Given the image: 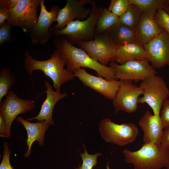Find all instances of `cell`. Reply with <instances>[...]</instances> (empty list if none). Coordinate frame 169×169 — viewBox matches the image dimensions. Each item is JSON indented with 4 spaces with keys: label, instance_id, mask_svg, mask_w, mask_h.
Instances as JSON below:
<instances>
[{
    "label": "cell",
    "instance_id": "obj_1",
    "mask_svg": "<svg viewBox=\"0 0 169 169\" xmlns=\"http://www.w3.org/2000/svg\"><path fill=\"white\" fill-rule=\"evenodd\" d=\"M54 45L64 59L67 69L73 73L81 68L91 69L97 75L109 81L117 80L113 68L101 64L93 59L83 49L69 43L64 36L55 37Z\"/></svg>",
    "mask_w": 169,
    "mask_h": 169
},
{
    "label": "cell",
    "instance_id": "obj_2",
    "mask_svg": "<svg viewBox=\"0 0 169 169\" xmlns=\"http://www.w3.org/2000/svg\"><path fill=\"white\" fill-rule=\"evenodd\" d=\"M24 67L31 76L33 71L41 70L46 76L53 81V87L55 90L60 92L61 85L74 79L73 73L64 68L65 61L58 50L56 49L50 58L46 60L40 61L33 59L27 50L25 53Z\"/></svg>",
    "mask_w": 169,
    "mask_h": 169
},
{
    "label": "cell",
    "instance_id": "obj_3",
    "mask_svg": "<svg viewBox=\"0 0 169 169\" xmlns=\"http://www.w3.org/2000/svg\"><path fill=\"white\" fill-rule=\"evenodd\" d=\"M123 153L125 161L135 169H161L169 161V149L161 144L144 143L136 151L125 149Z\"/></svg>",
    "mask_w": 169,
    "mask_h": 169
},
{
    "label": "cell",
    "instance_id": "obj_4",
    "mask_svg": "<svg viewBox=\"0 0 169 169\" xmlns=\"http://www.w3.org/2000/svg\"><path fill=\"white\" fill-rule=\"evenodd\" d=\"M91 13L83 21L76 20L69 23L63 29L50 32L51 36H65L72 45L79 42H86L94 39L96 33V26L103 8L97 7L95 0H92Z\"/></svg>",
    "mask_w": 169,
    "mask_h": 169
},
{
    "label": "cell",
    "instance_id": "obj_5",
    "mask_svg": "<svg viewBox=\"0 0 169 169\" xmlns=\"http://www.w3.org/2000/svg\"><path fill=\"white\" fill-rule=\"evenodd\" d=\"M143 96L138 103H146L151 108L154 115H160L163 102L169 97V89L163 78L154 75L144 79L139 86Z\"/></svg>",
    "mask_w": 169,
    "mask_h": 169
},
{
    "label": "cell",
    "instance_id": "obj_6",
    "mask_svg": "<svg viewBox=\"0 0 169 169\" xmlns=\"http://www.w3.org/2000/svg\"><path fill=\"white\" fill-rule=\"evenodd\" d=\"M99 130L102 138L106 142L123 146L134 142L139 134L136 125L133 123L120 124L105 118L99 124Z\"/></svg>",
    "mask_w": 169,
    "mask_h": 169
},
{
    "label": "cell",
    "instance_id": "obj_7",
    "mask_svg": "<svg viewBox=\"0 0 169 169\" xmlns=\"http://www.w3.org/2000/svg\"><path fill=\"white\" fill-rule=\"evenodd\" d=\"M93 59L106 66L110 62H115L117 47L108 32L96 34L93 40L76 44Z\"/></svg>",
    "mask_w": 169,
    "mask_h": 169
},
{
    "label": "cell",
    "instance_id": "obj_8",
    "mask_svg": "<svg viewBox=\"0 0 169 169\" xmlns=\"http://www.w3.org/2000/svg\"><path fill=\"white\" fill-rule=\"evenodd\" d=\"M40 0H19L16 7L10 11L7 22L13 27L21 28L26 33L29 32L38 18V9Z\"/></svg>",
    "mask_w": 169,
    "mask_h": 169
},
{
    "label": "cell",
    "instance_id": "obj_9",
    "mask_svg": "<svg viewBox=\"0 0 169 169\" xmlns=\"http://www.w3.org/2000/svg\"><path fill=\"white\" fill-rule=\"evenodd\" d=\"M110 66L115 72L117 79L138 82L156 75V70L149 64L146 59L128 61L122 64L115 62L110 63Z\"/></svg>",
    "mask_w": 169,
    "mask_h": 169
},
{
    "label": "cell",
    "instance_id": "obj_10",
    "mask_svg": "<svg viewBox=\"0 0 169 169\" xmlns=\"http://www.w3.org/2000/svg\"><path fill=\"white\" fill-rule=\"evenodd\" d=\"M40 7L38 21L29 32L30 41L34 45L39 43L44 45L48 41L51 36L50 27L53 22L56 21L59 10L58 7L53 6L48 11L44 0H40Z\"/></svg>",
    "mask_w": 169,
    "mask_h": 169
},
{
    "label": "cell",
    "instance_id": "obj_11",
    "mask_svg": "<svg viewBox=\"0 0 169 169\" xmlns=\"http://www.w3.org/2000/svg\"><path fill=\"white\" fill-rule=\"evenodd\" d=\"M119 89L112 100L115 113L122 111L129 113L135 112L138 108V100L142 91L139 86L131 81H119Z\"/></svg>",
    "mask_w": 169,
    "mask_h": 169
},
{
    "label": "cell",
    "instance_id": "obj_12",
    "mask_svg": "<svg viewBox=\"0 0 169 169\" xmlns=\"http://www.w3.org/2000/svg\"><path fill=\"white\" fill-rule=\"evenodd\" d=\"M91 0H67L65 6L59 9L56 21L57 24L50 29V33L62 29L70 23L74 21L86 19L90 15L91 8L84 6L90 3Z\"/></svg>",
    "mask_w": 169,
    "mask_h": 169
},
{
    "label": "cell",
    "instance_id": "obj_13",
    "mask_svg": "<svg viewBox=\"0 0 169 169\" xmlns=\"http://www.w3.org/2000/svg\"><path fill=\"white\" fill-rule=\"evenodd\" d=\"M144 46L146 59L153 68L160 69L169 65V34L164 30Z\"/></svg>",
    "mask_w": 169,
    "mask_h": 169
},
{
    "label": "cell",
    "instance_id": "obj_14",
    "mask_svg": "<svg viewBox=\"0 0 169 169\" xmlns=\"http://www.w3.org/2000/svg\"><path fill=\"white\" fill-rule=\"evenodd\" d=\"M35 106L34 100L20 98L10 90L5 99L0 102V112L4 117L9 131L11 132L12 124L19 114L31 111Z\"/></svg>",
    "mask_w": 169,
    "mask_h": 169
},
{
    "label": "cell",
    "instance_id": "obj_15",
    "mask_svg": "<svg viewBox=\"0 0 169 169\" xmlns=\"http://www.w3.org/2000/svg\"><path fill=\"white\" fill-rule=\"evenodd\" d=\"M73 74L84 85L110 100L114 99L119 89L120 81L117 80L109 81L102 77L94 76L83 68L79 69Z\"/></svg>",
    "mask_w": 169,
    "mask_h": 169
},
{
    "label": "cell",
    "instance_id": "obj_16",
    "mask_svg": "<svg viewBox=\"0 0 169 169\" xmlns=\"http://www.w3.org/2000/svg\"><path fill=\"white\" fill-rule=\"evenodd\" d=\"M138 124L143 131L145 143L161 144L164 129L160 115L146 111L139 120Z\"/></svg>",
    "mask_w": 169,
    "mask_h": 169
},
{
    "label": "cell",
    "instance_id": "obj_17",
    "mask_svg": "<svg viewBox=\"0 0 169 169\" xmlns=\"http://www.w3.org/2000/svg\"><path fill=\"white\" fill-rule=\"evenodd\" d=\"M44 84L46 89L44 92L46 93V97L42 104L39 112L36 116L25 120L28 121L35 119L38 121L45 120L50 125H54L55 123L52 114L54 106L59 100L66 97L67 94L54 90L52 85L47 80L44 81Z\"/></svg>",
    "mask_w": 169,
    "mask_h": 169
},
{
    "label": "cell",
    "instance_id": "obj_18",
    "mask_svg": "<svg viewBox=\"0 0 169 169\" xmlns=\"http://www.w3.org/2000/svg\"><path fill=\"white\" fill-rule=\"evenodd\" d=\"M163 30L155 20L154 15L142 13L135 33L137 41L144 45Z\"/></svg>",
    "mask_w": 169,
    "mask_h": 169
},
{
    "label": "cell",
    "instance_id": "obj_19",
    "mask_svg": "<svg viewBox=\"0 0 169 169\" xmlns=\"http://www.w3.org/2000/svg\"><path fill=\"white\" fill-rule=\"evenodd\" d=\"M16 119L22 124L27 131L26 144L28 149L24 154L23 157L27 158L31 154V147L34 142L37 141L40 146H44L45 134L50 125L45 120L36 123L30 122L24 119L21 116H18Z\"/></svg>",
    "mask_w": 169,
    "mask_h": 169
},
{
    "label": "cell",
    "instance_id": "obj_20",
    "mask_svg": "<svg viewBox=\"0 0 169 169\" xmlns=\"http://www.w3.org/2000/svg\"><path fill=\"white\" fill-rule=\"evenodd\" d=\"M146 57L144 45L137 40L117 47L115 62L122 64L129 60H141Z\"/></svg>",
    "mask_w": 169,
    "mask_h": 169
},
{
    "label": "cell",
    "instance_id": "obj_21",
    "mask_svg": "<svg viewBox=\"0 0 169 169\" xmlns=\"http://www.w3.org/2000/svg\"><path fill=\"white\" fill-rule=\"evenodd\" d=\"M108 33L117 47L137 40L134 30L119 22L109 30Z\"/></svg>",
    "mask_w": 169,
    "mask_h": 169
},
{
    "label": "cell",
    "instance_id": "obj_22",
    "mask_svg": "<svg viewBox=\"0 0 169 169\" xmlns=\"http://www.w3.org/2000/svg\"><path fill=\"white\" fill-rule=\"evenodd\" d=\"M135 5L142 13L154 15L159 9H162L169 14L168 0H128Z\"/></svg>",
    "mask_w": 169,
    "mask_h": 169
},
{
    "label": "cell",
    "instance_id": "obj_23",
    "mask_svg": "<svg viewBox=\"0 0 169 169\" xmlns=\"http://www.w3.org/2000/svg\"><path fill=\"white\" fill-rule=\"evenodd\" d=\"M119 18L105 8L100 15L96 26V34L108 32L109 30L119 22Z\"/></svg>",
    "mask_w": 169,
    "mask_h": 169
},
{
    "label": "cell",
    "instance_id": "obj_24",
    "mask_svg": "<svg viewBox=\"0 0 169 169\" xmlns=\"http://www.w3.org/2000/svg\"><path fill=\"white\" fill-rule=\"evenodd\" d=\"M141 13L135 5L130 3L126 11L119 17V22L135 31Z\"/></svg>",
    "mask_w": 169,
    "mask_h": 169
},
{
    "label": "cell",
    "instance_id": "obj_25",
    "mask_svg": "<svg viewBox=\"0 0 169 169\" xmlns=\"http://www.w3.org/2000/svg\"><path fill=\"white\" fill-rule=\"evenodd\" d=\"M16 79L14 74L8 68L0 71V102L4 96H6L13 87Z\"/></svg>",
    "mask_w": 169,
    "mask_h": 169
},
{
    "label": "cell",
    "instance_id": "obj_26",
    "mask_svg": "<svg viewBox=\"0 0 169 169\" xmlns=\"http://www.w3.org/2000/svg\"><path fill=\"white\" fill-rule=\"evenodd\" d=\"M83 146L84 150V153L83 154L80 153L83 161L82 164L74 169H93L97 164V157L101 155L102 154L99 152L95 154H89L85 148V146L83 145Z\"/></svg>",
    "mask_w": 169,
    "mask_h": 169
},
{
    "label": "cell",
    "instance_id": "obj_27",
    "mask_svg": "<svg viewBox=\"0 0 169 169\" xmlns=\"http://www.w3.org/2000/svg\"><path fill=\"white\" fill-rule=\"evenodd\" d=\"M129 4L128 0H111L108 9L119 18L126 11Z\"/></svg>",
    "mask_w": 169,
    "mask_h": 169
},
{
    "label": "cell",
    "instance_id": "obj_28",
    "mask_svg": "<svg viewBox=\"0 0 169 169\" xmlns=\"http://www.w3.org/2000/svg\"><path fill=\"white\" fill-rule=\"evenodd\" d=\"M154 17L159 26L169 34V14L159 9L155 13Z\"/></svg>",
    "mask_w": 169,
    "mask_h": 169
},
{
    "label": "cell",
    "instance_id": "obj_29",
    "mask_svg": "<svg viewBox=\"0 0 169 169\" xmlns=\"http://www.w3.org/2000/svg\"><path fill=\"white\" fill-rule=\"evenodd\" d=\"M12 27L6 22L0 26V45L6 43L12 42L14 39L11 33V30Z\"/></svg>",
    "mask_w": 169,
    "mask_h": 169
},
{
    "label": "cell",
    "instance_id": "obj_30",
    "mask_svg": "<svg viewBox=\"0 0 169 169\" xmlns=\"http://www.w3.org/2000/svg\"><path fill=\"white\" fill-rule=\"evenodd\" d=\"M3 147V154L0 165V169H13L10 162L11 151L7 142L4 143Z\"/></svg>",
    "mask_w": 169,
    "mask_h": 169
},
{
    "label": "cell",
    "instance_id": "obj_31",
    "mask_svg": "<svg viewBox=\"0 0 169 169\" xmlns=\"http://www.w3.org/2000/svg\"><path fill=\"white\" fill-rule=\"evenodd\" d=\"M162 107L160 116L164 129L169 127V99H167L163 102Z\"/></svg>",
    "mask_w": 169,
    "mask_h": 169
},
{
    "label": "cell",
    "instance_id": "obj_32",
    "mask_svg": "<svg viewBox=\"0 0 169 169\" xmlns=\"http://www.w3.org/2000/svg\"><path fill=\"white\" fill-rule=\"evenodd\" d=\"M11 132L9 131L7 127L4 116L0 112V136L4 138L9 137Z\"/></svg>",
    "mask_w": 169,
    "mask_h": 169
},
{
    "label": "cell",
    "instance_id": "obj_33",
    "mask_svg": "<svg viewBox=\"0 0 169 169\" xmlns=\"http://www.w3.org/2000/svg\"><path fill=\"white\" fill-rule=\"evenodd\" d=\"M19 0H0V7L10 11L14 8Z\"/></svg>",
    "mask_w": 169,
    "mask_h": 169
},
{
    "label": "cell",
    "instance_id": "obj_34",
    "mask_svg": "<svg viewBox=\"0 0 169 169\" xmlns=\"http://www.w3.org/2000/svg\"><path fill=\"white\" fill-rule=\"evenodd\" d=\"M161 144L166 148L169 149V127L164 129Z\"/></svg>",
    "mask_w": 169,
    "mask_h": 169
},
{
    "label": "cell",
    "instance_id": "obj_35",
    "mask_svg": "<svg viewBox=\"0 0 169 169\" xmlns=\"http://www.w3.org/2000/svg\"><path fill=\"white\" fill-rule=\"evenodd\" d=\"M10 15V11L0 7V26L6 22Z\"/></svg>",
    "mask_w": 169,
    "mask_h": 169
},
{
    "label": "cell",
    "instance_id": "obj_36",
    "mask_svg": "<svg viewBox=\"0 0 169 169\" xmlns=\"http://www.w3.org/2000/svg\"><path fill=\"white\" fill-rule=\"evenodd\" d=\"M166 167V169H169V161Z\"/></svg>",
    "mask_w": 169,
    "mask_h": 169
},
{
    "label": "cell",
    "instance_id": "obj_37",
    "mask_svg": "<svg viewBox=\"0 0 169 169\" xmlns=\"http://www.w3.org/2000/svg\"><path fill=\"white\" fill-rule=\"evenodd\" d=\"M110 169L109 166V163L108 162V163H107V169Z\"/></svg>",
    "mask_w": 169,
    "mask_h": 169
},
{
    "label": "cell",
    "instance_id": "obj_38",
    "mask_svg": "<svg viewBox=\"0 0 169 169\" xmlns=\"http://www.w3.org/2000/svg\"><path fill=\"white\" fill-rule=\"evenodd\" d=\"M168 2H169V0H168Z\"/></svg>",
    "mask_w": 169,
    "mask_h": 169
}]
</instances>
